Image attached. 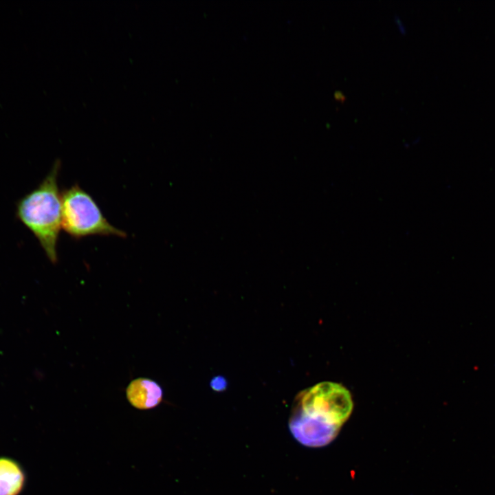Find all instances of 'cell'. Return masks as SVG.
Segmentation results:
<instances>
[{
	"mask_svg": "<svg viewBox=\"0 0 495 495\" xmlns=\"http://www.w3.org/2000/svg\"><path fill=\"white\" fill-rule=\"evenodd\" d=\"M60 167L57 160L39 186L21 199L17 217L34 234L50 261L57 262V243L62 228L61 193L58 186Z\"/></svg>",
	"mask_w": 495,
	"mask_h": 495,
	"instance_id": "1",
	"label": "cell"
},
{
	"mask_svg": "<svg viewBox=\"0 0 495 495\" xmlns=\"http://www.w3.org/2000/svg\"><path fill=\"white\" fill-rule=\"evenodd\" d=\"M62 228L72 237L91 235L126 237L104 217L93 197L78 184L61 192Z\"/></svg>",
	"mask_w": 495,
	"mask_h": 495,
	"instance_id": "2",
	"label": "cell"
},
{
	"mask_svg": "<svg viewBox=\"0 0 495 495\" xmlns=\"http://www.w3.org/2000/svg\"><path fill=\"white\" fill-rule=\"evenodd\" d=\"M295 408L312 418L340 427L352 412L353 401L349 391L342 385L323 382L302 393Z\"/></svg>",
	"mask_w": 495,
	"mask_h": 495,
	"instance_id": "3",
	"label": "cell"
},
{
	"mask_svg": "<svg viewBox=\"0 0 495 495\" xmlns=\"http://www.w3.org/2000/svg\"><path fill=\"white\" fill-rule=\"evenodd\" d=\"M289 426L299 442L310 447L327 445L335 439L340 428L312 418L296 408L290 417Z\"/></svg>",
	"mask_w": 495,
	"mask_h": 495,
	"instance_id": "4",
	"label": "cell"
},
{
	"mask_svg": "<svg viewBox=\"0 0 495 495\" xmlns=\"http://www.w3.org/2000/svg\"><path fill=\"white\" fill-rule=\"evenodd\" d=\"M129 402L135 408L148 409L157 406L162 398V390L155 382L146 378L132 381L126 388Z\"/></svg>",
	"mask_w": 495,
	"mask_h": 495,
	"instance_id": "5",
	"label": "cell"
},
{
	"mask_svg": "<svg viewBox=\"0 0 495 495\" xmlns=\"http://www.w3.org/2000/svg\"><path fill=\"white\" fill-rule=\"evenodd\" d=\"M25 476L14 460L0 457V495H18L23 488Z\"/></svg>",
	"mask_w": 495,
	"mask_h": 495,
	"instance_id": "6",
	"label": "cell"
},
{
	"mask_svg": "<svg viewBox=\"0 0 495 495\" xmlns=\"http://www.w3.org/2000/svg\"><path fill=\"white\" fill-rule=\"evenodd\" d=\"M210 386L214 390L221 391L226 389L227 382L222 376H217L212 379Z\"/></svg>",
	"mask_w": 495,
	"mask_h": 495,
	"instance_id": "7",
	"label": "cell"
},
{
	"mask_svg": "<svg viewBox=\"0 0 495 495\" xmlns=\"http://www.w3.org/2000/svg\"><path fill=\"white\" fill-rule=\"evenodd\" d=\"M333 96L335 99L338 101H340L341 102H344L346 100V97L344 95V94L341 91H336L333 94Z\"/></svg>",
	"mask_w": 495,
	"mask_h": 495,
	"instance_id": "8",
	"label": "cell"
}]
</instances>
